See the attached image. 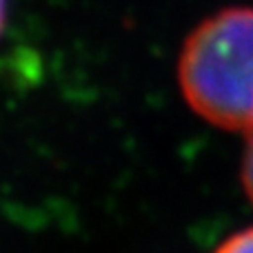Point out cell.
Returning <instances> with one entry per match:
<instances>
[{
	"instance_id": "277c9868",
	"label": "cell",
	"mask_w": 253,
	"mask_h": 253,
	"mask_svg": "<svg viewBox=\"0 0 253 253\" xmlns=\"http://www.w3.org/2000/svg\"><path fill=\"white\" fill-rule=\"evenodd\" d=\"M7 9H9V0H0V36H2L4 22H7Z\"/></svg>"
},
{
	"instance_id": "6da1fadb",
	"label": "cell",
	"mask_w": 253,
	"mask_h": 253,
	"mask_svg": "<svg viewBox=\"0 0 253 253\" xmlns=\"http://www.w3.org/2000/svg\"><path fill=\"white\" fill-rule=\"evenodd\" d=\"M178 84L187 105L224 131H253V7H227L184 40Z\"/></svg>"
},
{
	"instance_id": "7a4b0ae2",
	"label": "cell",
	"mask_w": 253,
	"mask_h": 253,
	"mask_svg": "<svg viewBox=\"0 0 253 253\" xmlns=\"http://www.w3.org/2000/svg\"><path fill=\"white\" fill-rule=\"evenodd\" d=\"M213 253H253V227L233 233Z\"/></svg>"
},
{
	"instance_id": "3957f363",
	"label": "cell",
	"mask_w": 253,
	"mask_h": 253,
	"mask_svg": "<svg viewBox=\"0 0 253 253\" xmlns=\"http://www.w3.org/2000/svg\"><path fill=\"white\" fill-rule=\"evenodd\" d=\"M247 149H245V156H242V171H240V178H242V189H245L247 198L253 202V131L247 133Z\"/></svg>"
}]
</instances>
